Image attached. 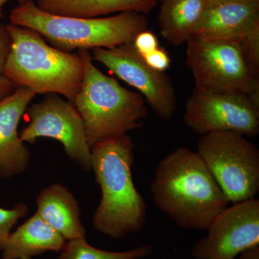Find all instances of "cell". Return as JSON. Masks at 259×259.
Returning a JSON list of instances; mask_svg holds the SVG:
<instances>
[{
	"mask_svg": "<svg viewBox=\"0 0 259 259\" xmlns=\"http://www.w3.org/2000/svg\"><path fill=\"white\" fill-rule=\"evenodd\" d=\"M151 192L156 207L184 229L207 230L229 203L202 158L187 147L160 161Z\"/></svg>",
	"mask_w": 259,
	"mask_h": 259,
	"instance_id": "obj_1",
	"label": "cell"
},
{
	"mask_svg": "<svg viewBox=\"0 0 259 259\" xmlns=\"http://www.w3.org/2000/svg\"><path fill=\"white\" fill-rule=\"evenodd\" d=\"M134 144L127 134L110 138L91 148L92 170L102 191L93 228L119 239L144 228L147 206L133 180Z\"/></svg>",
	"mask_w": 259,
	"mask_h": 259,
	"instance_id": "obj_2",
	"label": "cell"
},
{
	"mask_svg": "<svg viewBox=\"0 0 259 259\" xmlns=\"http://www.w3.org/2000/svg\"><path fill=\"white\" fill-rule=\"evenodd\" d=\"M10 20L12 25L32 29L51 47L67 53L131 44L148 27L143 13L125 12L107 18L61 16L42 11L34 0L19 2Z\"/></svg>",
	"mask_w": 259,
	"mask_h": 259,
	"instance_id": "obj_3",
	"label": "cell"
},
{
	"mask_svg": "<svg viewBox=\"0 0 259 259\" xmlns=\"http://www.w3.org/2000/svg\"><path fill=\"white\" fill-rule=\"evenodd\" d=\"M6 27L12 46L4 76L17 88H28L35 95L57 94L73 102L84 76L82 56L51 47L32 29L12 24Z\"/></svg>",
	"mask_w": 259,
	"mask_h": 259,
	"instance_id": "obj_4",
	"label": "cell"
},
{
	"mask_svg": "<svg viewBox=\"0 0 259 259\" xmlns=\"http://www.w3.org/2000/svg\"><path fill=\"white\" fill-rule=\"evenodd\" d=\"M84 61L81 90L73 101L86 131L89 146L141 128L148 116L146 100L130 91L93 64L89 50L79 51Z\"/></svg>",
	"mask_w": 259,
	"mask_h": 259,
	"instance_id": "obj_5",
	"label": "cell"
},
{
	"mask_svg": "<svg viewBox=\"0 0 259 259\" xmlns=\"http://www.w3.org/2000/svg\"><path fill=\"white\" fill-rule=\"evenodd\" d=\"M186 64L196 91L239 94L259 102V76L245 63L240 40H212L192 36L187 42Z\"/></svg>",
	"mask_w": 259,
	"mask_h": 259,
	"instance_id": "obj_6",
	"label": "cell"
},
{
	"mask_svg": "<svg viewBox=\"0 0 259 259\" xmlns=\"http://www.w3.org/2000/svg\"><path fill=\"white\" fill-rule=\"evenodd\" d=\"M196 152L229 202L255 198L259 192V150L246 136L231 131L204 135Z\"/></svg>",
	"mask_w": 259,
	"mask_h": 259,
	"instance_id": "obj_7",
	"label": "cell"
},
{
	"mask_svg": "<svg viewBox=\"0 0 259 259\" xmlns=\"http://www.w3.org/2000/svg\"><path fill=\"white\" fill-rule=\"evenodd\" d=\"M25 113L30 122L20 134L24 143L34 144L40 138L56 140L83 171H91V148L84 124L72 102L57 94H48L41 101L28 107Z\"/></svg>",
	"mask_w": 259,
	"mask_h": 259,
	"instance_id": "obj_8",
	"label": "cell"
},
{
	"mask_svg": "<svg viewBox=\"0 0 259 259\" xmlns=\"http://www.w3.org/2000/svg\"><path fill=\"white\" fill-rule=\"evenodd\" d=\"M184 122L200 136L231 131L255 137L259 133V102L248 95L194 90L186 103Z\"/></svg>",
	"mask_w": 259,
	"mask_h": 259,
	"instance_id": "obj_9",
	"label": "cell"
},
{
	"mask_svg": "<svg viewBox=\"0 0 259 259\" xmlns=\"http://www.w3.org/2000/svg\"><path fill=\"white\" fill-rule=\"evenodd\" d=\"M91 56L93 61L101 63L119 79L136 88L158 117L171 120L177 110L173 83L164 72L146 64L133 42L110 49H93Z\"/></svg>",
	"mask_w": 259,
	"mask_h": 259,
	"instance_id": "obj_10",
	"label": "cell"
},
{
	"mask_svg": "<svg viewBox=\"0 0 259 259\" xmlns=\"http://www.w3.org/2000/svg\"><path fill=\"white\" fill-rule=\"evenodd\" d=\"M207 231V236L192 247L194 259H236L243 250L259 244L258 199L227 207Z\"/></svg>",
	"mask_w": 259,
	"mask_h": 259,
	"instance_id": "obj_11",
	"label": "cell"
},
{
	"mask_svg": "<svg viewBox=\"0 0 259 259\" xmlns=\"http://www.w3.org/2000/svg\"><path fill=\"white\" fill-rule=\"evenodd\" d=\"M35 94L17 88L0 100V180L24 173L30 163V152L18 133V125Z\"/></svg>",
	"mask_w": 259,
	"mask_h": 259,
	"instance_id": "obj_12",
	"label": "cell"
},
{
	"mask_svg": "<svg viewBox=\"0 0 259 259\" xmlns=\"http://www.w3.org/2000/svg\"><path fill=\"white\" fill-rule=\"evenodd\" d=\"M259 24V2L208 6L192 36L212 40H241Z\"/></svg>",
	"mask_w": 259,
	"mask_h": 259,
	"instance_id": "obj_13",
	"label": "cell"
},
{
	"mask_svg": "<svg viewBox=\"0 0 259 259\" xmlns=\"http://www.w3.org/2000/svg\"><path fill=\"white\" fill-rule=\"evenodd\" d=\"M36 214L66 241L86 238L79 202L67 187L54 183L42 189L36 199Z\"/></svg>",
	"mask_w": 259,
	"mask_h": 259,
	"instance_id": "obj_14",
	"label": "cell"
},
{
	"mask_svg": "<svg viewBox=\"0 0 259 259\" xmlns=\"http://www.w3.org/2000/svg\"><path fill=\"white\" fill-rule=\"evenodd\" d=\"M66 241L35 214L10 233L2 259H32L47 251L61 252Z\"/></svg>",
	"mask_w": 259,
	"mask_h": 259,
	"instance_id": "obj_15",
	"label": "cell"
},
{
	"mask_svg": "<svg viewBox=\"0 0 259 259\" xmlns=\"http://www.w3.org/2000/svg\"><path fill=\"white\" fill-rule=\"evenodd\" d=\"M207 8V0H164L158 19L162 37L175 46L187 42Z\"/></svg>",
	"mask_w": 259,
	"mask_h": 259,
	"instance_id": "obj_16",
	"label": "cell"
},
{
	"mask_svg": "<svg viewBox=\"0 0 259 259\" xmlns=\"http://www.w3.org/2000/svg\"><path fill=\"white\" fill-rule=\"evenodd\" d=\"M156 0H37L42 11L61 16L93 18L114 13L148 14L156 6Z\"/></svg>",
	"mask_w": 259,
	"mask_h": 259,
	"instance_id": "obj_17",
	"label": "cell"
},
{
	"mask_svg": "<svg viewBox=\"0 0 259 259\" xmlns=\"http://www.w3.org/2000/svg\"><path fill=\"white\" fill-rule=\"evenodd\" d=\"M153 247L144 245L126 251H108L89 244L86 238L66 241L57 259H140L151 254Z\"/></svg>",
	"mask_w": 259,
	"mask_h": 259,
	"instance_id": "obj_18",
	"label": "cell"
},
{
	"mask_svg": "<svg viewBox=\"0 0 259 259\" xmlns=\"http://www.w3.org/2000/svg\"><path fill=\"white\" fill-rule=\"evenodd\" d=\"M28 213V206L24 203L15 204L10 209L0 207V250H3L12 230L19 220L25 217Z\"/></svg>",
	"mask_w": 259,
	"mask_h": 259,
	"instance_id": "obj_19",
	"label": "cell"
},
{
	"mask_svg": "<svg viewBox=\"0 0 259 259\" xmlns=\"http://www.w3.org/2000/svg\"><path fill=\"white\" fill-rule=\"evenodd\" d=\"M245 63L255 76H259V24L240 40Z\"/></svg>",
	"mask_w": 259,
	"mask_h": 259,
	"instance_id": "obj_20",
	"label": "cell"
},
{
	"mask_svg": "<svg viewBox=\"0 0 259 259\" xmlns=\"http://www.w3.org/2000/svg\"><path fill=\"white\" fill-rule=\"evenodd\" d=\"M133 45L141 56L146 55L158 47V40L153 32L146 30L135 37Z\"/></svg>",
	"mask_w": 259,
	"mask_h": 259,
	"instance_id": "obj_21",
	"label": "cell"
},
{
	"mask_svg": "<svg viewBox=\"0 0 259 259\" xmlns=\"http://www.w3.org/2000/svg\"><path fill=\"white\" fill-rule=\"evenodd\" d=\"M142 57L150 67L161 72H164L171 64V59L166 51L159 47Z\"/></svg>",
	"mask_w": 259,
	"mask_h": 259,
	"instance_id": "obj_22",
	"label": "cell"
},
{
	"mask_svg": "<svg viewBox=\"0 0 259 259\" xmlns=\"http://www.w3.org/2000/svg\"><path fill=\"white\" fill-rule=\"evenodd\" d=\"M12 39L7 27L0 24V76H4V68L11 49Z\"/></svg>",
	"mask_w": 259,
	"mask_h": 259,
	"instance_id": "obj_23",
	"label": "cell"
},
{
	"mask_svg": "<svg viewBox=\"0 0 259 259\" xmlns=\"http://www.w3.org/2000/svg\"><path fill=\"white\" fill-rule=\"evenodd\" d=\"M16 87L5 76H0V100L11 94Z\"/></svg>",
	"mask_w": 259,
	"mask_h": 259,
	"instance_id": "obj_24",
	"label": "cell"
},
{
	"mask_svg": "<svg viewBox=\"0 0 259 259\" xmlns=\"http://www.w3.org/2000/svg\"><path fill=\"white\" fill-rule=\"evenodd\" d=\"M238 259H259V244L243 250Z\"/></svg>",
	"mask_w": 259,
	"mask_h": 259,
	"instance_id": "obj_25",
	"label": "cell"
},
{
	"mask_svg": "<svg viewBox=\"0 0 259 259\" xmlns=\"http://www.w3.org/2000/svg\"><path fill=\"white\" fill-rule=\"evenodd\" d=\"M208 6L225 3H251V2H259V0H207Z\"/></svg>",
	"mask_w": 259,
	"mask_h": 259,
	"instance_id": "obj_26",
	"label": "cell"
},
{
	"mask_svg": "<svg viewBox=\"0 0 259 259\" xmlns=\"http://www.w3.org/2000/svg\"><path fill=\"white\" fill-rule=\"evenodd\" d=\"M10 0H0V19L3 18V17H4L3 8H4L5 5ZM20 1H22V0H18V2Z\"/></svg>",
	"mask_w": 259,
	"mask_h": 259,
	"instance_id": "obj_27",
	"label": "cell"
},
{
	"mask_svg": "<svg viewBox=\"0 0 259 259\" xmlns=\"http://www.w3.org/2000/svg\"><path fill=\"white\" fill-rule=\"evenodd\" d=\"M156 1H157V2H161V3H163V2L164 1V0H156Z\"/></svg>",
	"mask_w": 259,
	"mask_h": 259,
	"instance_id": "obj_28",
	"label": "cell"
}]
</instances>
